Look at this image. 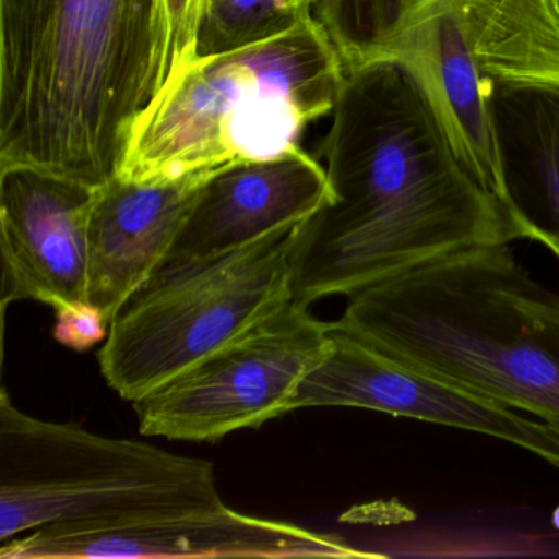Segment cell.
<instances>
[{
  "mask_svg": "<svg viewBox=\"0 0 559 559\" xmlns=\"http://www.w3.org/2000/svg\"><path fill=\"white\" fill-rule=\"evenodd\" d=\"M322 156L335 198L297 231L293 300L302 306L353 296L467 248L528 240L395 64L345 73Z\"/></svg>",
  "mask_w": 559,
  "mask_h": 559,
  "instance_id": "6da1fadb",
  "label": "cell"
},
{
  "mask_svg": "<svg viewBox=\"0 0 559 559\" xmlns=\"http://www.w3.org/2000/svg\"><path fill=\"white\" fill-rule=\"evenodd\" d=\"M165 53V0H0V168L106 185Z\"/></svg>",
  "mask_w": 559,
  "mask_h": 559,
  "instance_id": "7a4b0ae2",
  "label": "cell"
},
{
  "mask_svg": "<svg viewBox=\"0 0 559 559\" xmlns=\"http://www.w3.org/2000/svg\"><path fill=\"white\" fill-rule=\"evenodd\" d=\"M333 325L401 365L559 427V294L509 245L456 251L358 290Z\"/></svg>",
  "mask_w": 559,
  "mask_h": 559,
  "instance_id": "3957f363",
  "label": "cell"
},
{
  "mask_svg": "<svg viewBox=\"0 0 559 559\" xmlns=\"http://www.w3.org/2000/svg\"><path fill=\"white\" fill-rule=\"evenodd\" d=\"M343 83L312 14L266 40L198 57L136 117L114 178L175 181L283 155L332 114Z\"/></svg>",
  "mask_w": 559,
  "mask_h": 559,
  "instance_id": "277c9868",
  "label": "cell"
},
{
  "mask_svg": "<svg viewBox=\"0 0 559 559\" xmlns=\"http://www.w3.org/2000/svg\"><path fill=\"white\" fill-rule=\"evenodd\" d=\"M224 502L214 466L146 441L40 420L0 395V539Z\"/></svg>",
  "mask_w": 559,
  "mask_h": 559,
  "instance_id": "5b68a950",
  "label": "cell"
},
{
  "mask_svg": "<svg viewBox=\"0 0 559 559\" xmlns=\"http://www.w3.org/2000/svg\"><path fill=\"white\" fill-rule=\"evenodd\" d=\"M300 225L163 266L110 322L97 355L107 384L133 404L290 302Z\"/></svg>",
  "mask_w": 559,
  "mask_h": 559,
  "instance_id": "8992f818",
  "label": "cell"
},
{
  "mask_svg": "<svg viewBox=\"0 0 559 559\" xmlns=\"http://www.w3.org/2000/svg\"><path fill=\"white\" fill-rule=\"evenodd\" d=\"M310 14L345 73L372 64L407 71L461 162L506 204L490 80L474 55L466 0H320Z\"/></svg>",
  "mask_w": 559,
  "mask_h": 559,
  "instance_id": "52a82bcc",
  "label": "cell"
},
{
  "mask_svg": "<svg viewBox=\"0 0 559 559\" xmlns=\"http://www.w3.org/2000/svg\"><path fill=\"white\" fill-rule=\"evenodd\" d=\"M332 349L330 322L290 300L162 388L133 402L143 437L215 441L293 412Z\"/></svg>",
  "mask_w": 559,
  "mask_h": 559,
  "instance_id": "ba28073f",
  "label": "cell"
},
{
  "mask_svg": "<svg viewBox=\"0 0 559 559\" xmlns=\"http://www.w3.org/2000/svg\"><path fill=\"white\" fill-rule=\"evenodd\" d=\"M342 536L260 519L225 502L100 523H61L2 542V559L381 558Z\"/></svg>",
  "mask_w": 559,
  "mask_h": 559,
  "instance_id": "9c48e42d",
  "label": "cell"
},
{
  "mask_svg": "<svg viewBox=\"0 0 559 559\" xmlns=\"http://www.w3.org/2000/svg\"><path fill=\"white\" fill-rule=\"evenodd\" d=\"M332 349L304 379L293 411L358 407L487 435L515 444L559 469V427L516 414L460 385L376 352L330 322Z\"/></svg>",
  "mask_w": 559,
  "mask_h": 559,
  "instance_id": "30bf717a",
  "label": "cell"
},
{
  "mask_svg": "<svg viewBox=\"0 0 559 559\" xmlns=\"http://www.w3.org/2000/svg\"><path fill=\"white\" fill-rule=\"evenodd\" d=\"M96 189L27 166L0 168L2 309L37 300L90 302V221Z\"/></svg>",
  "mask_w": 559,
  "mask_h": 559,
  "instance_id": "8fae6325",
  "label": "cell"
},
{
  "mask_svg": "<svg viewBox=\"0 0 559 559\" xmlns=\"http://www.w3.org/2000/svg\"><path fill=\"white\" fill-rule=\"evenodd\" d=\"M325 166L300 146L211 176L165 266L207 260L304 224L333 201Z\"/></svg>",
  "mask_w": 559,
  "mask_h": 559,
  "instance_id": "7c38bea8",
  "label": "cell"
},
{
  "mask_svg": "<svg viewBox=\"0 0 559 559\" xmlns=\"http://www.w3.org/2000/svg\"><path fill=\"white\" fill-rule=\"evenodd\" d=\"M221 169V168H218ZM217 169L175 181L112 178L96 188L90 221V304L107 322L168 260L202 188Z\"/></svg>",
  "mask_w": 559,
  "mask_h": 559,
  "instance_id": "4fadbf2b",
  "label": "cell"
},
{
  "mask_svg": "<svg viewBox=\"0 0 559 559\" xmlns=\"http://www.w3.org/2000/svg\"><path fill=\"white\" fill-rule=\"evenodd\" d=\"M487 103L506 204L528 240L559 247V90L490 81Z\"/></svg>",
  "mask_w": 559,
  "mask_h": 559,
  "instance_id": "5bb4252c",
  "label": "cell"
},
{
  "mask_svg": "<svg viewBox=\"0 0 559 559\" xmlns=\"http://www.w3.org/2000/svg\"><path fill=\"white\" fill-rule=\"evenodd\" d=\"M487 80L559 90V0H466Z\"/></svg>",
  "mask_w": 559,
  "mask_h": 559,
  "instance_id": "9a60e30c",
  "label": "cell"
},
{
  "mask_svg": "<svg viewBox=\"0 0 559 559\" xmlns=\"http://www.w3.org/2000/svg\"><path fill=\"white\" fill-rule=\"evenodd\" d=\"M309 15L304 0H207L198 55L207 57L266 40Z\"/></svg>",
  "mask_w": 559,
  "mask_h": 559,
  "instance_id": "2e32d148",
  "label": "cell"
},
{
  "mask_svg": "<svg viewBox=\"0 0 559 559\" xmlns=\"http://www.w3.org/2000/svg\"><path fill=\"white\" fill-rule=\"evenodd\" d=\"M207 0H165L166 53L163 84L192 63Z\"/></svg>",
  "mask_w": 559,
  "mask_h": 559,
  "instance_id": "e0dca14e",
  "label": "cell"
},
{
  "mask_svg": "<svg viewBox=\"0 0 559 559\" xmlns=\"http://www.w3.org/2000/svg\"><path fill=\"white\" fill-rule=\"evenodd\" d=\"M106 317L90 302L74 304L57 310L53 336L74 352H86L109 333Z\"/></svg>",
  "mask_w": 559,
  "mask_h": 559,
  "instance_id": "ac0fdd59",
  "label": "cell"
},
{
  "mask_svg": "<svg viewBox=\"0 0 559 559\" xmlns=\"http://www.w3.org/2000/svg\"><path fill=\"white\" fill-rule=\"evenodd\" d=\"M551 523L556 530H559V506L556 507L555 510H552Z\"/></svg>",
  "mask_w": 559,
  "mask_h": 559,
  "instance_id": "d6986e66",
  "label": "cell"
},
{
  "mask_svg": "<svg viewBox=\"0 0 559 559\" xmlns=\"http://www.w3.org/2000/svg\"><path fill=\"white\" fill-rule=\"evenodd\" d=\"M320 0H304V4H306V9L309 12H312V9L319 4Z\"/></svg>",
  "mask_w": 559,
  "mask_h": 559,
  "instance_id": "ffe728a7",
  "label": "cell"
},
{
  "mask_svg": "<svg viewBox=\"0 0 559 559\" xmlns=\"http://www.w3.org/2000/svg\"><path fill=\"white\" fill-rule=\"evenodd\" d=\"M548 250L551 251V253L555 254L556 260L559 261V247H551V248H548Z\"/></svg>",
  "mask_w": 559,
  "mask_h": 559,
  "instance_id": "44dd1931",
  "label": "cell"
}]
</instances>
